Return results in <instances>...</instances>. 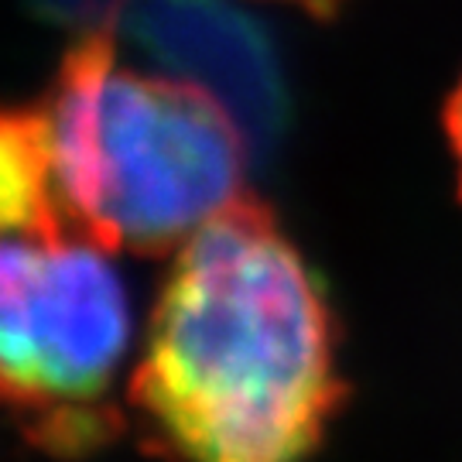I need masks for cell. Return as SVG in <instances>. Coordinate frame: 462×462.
<instances>
[{"label": "cell", "instance_id": "1", "mask_svg": "<svg viewBox=\"0 0 462 462\" xmlns=\"http://www.w3.org/2000/svg\"><path fill=\"white\" fill-rule=\"evenodd\" d=\"M326 284L257 199L171 257L131 404L185 462H309L343 408Z\"/></svg>", "mask_w": 462, "mask_h": 462}, {"label": "cell", "instance_id": "2", "mask_svg": "<svg viewBox=\"0 0 462 462\" xmlns=\"http://www.w3.org/2000/svg\"><path fill=\"white\" fill-rule=\"evenodd\" d=\"M127 339L124 281L55 182L38 106H0V408L55 456L110 442Z\"/></svg>", "mask_w": 462, "mask_h": 462}, {"label": "cell", "instance_id": "3", "mask_svg": "<svg viewBox=\"0 0 462 462\" xmlns=\"http://www.w3.org/2000/svg\"><path fill=\"white\" fill-rule=\"evenodd\" d=\"M55 182L103 250L175 254L244 199L247 137L196 83L148 76L93 28L38 106Z\"/></svg>", "mask_w": 462, "mask_h": 462}, {"label": "cell", "instance_id": "4", "mask_svg": "<svg viewBox=\"0 0 462 462\" xmlns=\"http://www.w3.org/2000/svg\"><path fill=\"white\" fill-rule=\"evenodd\" d=\"M442 127H446L448 151H452V162H456V179H459V196H462V76H459V83L452 86V93H448V99H446Z\"/></svg>", "mask_w": 462, "mask_h": 462}, {"label": "cell", "instance_id": "5", "mask_svg": "<svg viewBox=\"0 0 462 462\" xmlns=\"http://www.w3.org/2000/svg\"><path fill=\"white\" fill-rule=\"evenodd\" d=\"M281 4H295V7H301V11H309L315 17H332L339 14L349 0H281Z\"/></svg>", "mask_w": 462, "mask_h": 462}]
</instances>
